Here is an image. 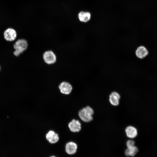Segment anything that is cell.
<instances>
[{"mask_svg": "<svg viewBox=\"0 0 157 157\" xmlns=\"http://www.w3.org/2000/svg\"><path fill=\"white\" fill-rule=\"evenodd\" d=\"M149 51L147 48L143 45H139L136 47L134 51L135 55L139 60L144 59L149 55Z\"/></svg>", "mask_w": 157, "mask_h": 157, "instance_id": "obj_1", "label": "cell"}, {"mask_svg": "<svg viewBox=\"0 0 157 157\" xmlns=\"http://www.w3.org/2000/svg\"><path fill=\"white\" fill-rule=\"evenodd\" d=\"M28 47V44L25 40L20 39L16 42L13 47L15 50L19 52L20 54L26 50Z\"/></svg>", "mask_w": 157, "mask_h": 157, "instance_id": "obj_2", "label": "cell"}, {"mask_svg": "<svg viewBox=\"0 0 157 157\" xmlns=\"http://www.w3.org/2000/svg\"><path fill=\"white\" fill-rule=\"evenodd\" d=\"M3 36L6 40L8 41H14L17 37V33L16 30L11 28H7L4 32Z\"/></svg>", "mask_w": 157, "mask_h": 157, "instance_id": "obj_3", "label": "cell"}, {"mask_svg": "<svg viewBox=\"0 0 157 157\" xmlns=\"http://www.w3.org/2000/svg\"><path fill=\"white\" fill-rule=\"evenodd\" d=\"M43 58L44 62L48 64H53L56 61V57L55 54L51 51L45 52L43 55Z\"/></svg>", "mask_w": 157, "mask_h": 157, "instance_id": "obj_4", "label": "cell"}, {"mask_svg": "<svg viewBox=\"0 0 157 157\" xmlns=\"http://www.w3.org/2000/svg\"><path fill=\"white\" fill-rule=\"evenodd\" d=\"M61 92L65 94H69L72 90V87L69 83L66 82L61 83L59 86Z\"/></svg>", "mask_w": 157, "mask_h": 157, "instance_id": "obj_5", "label": "cell"}, {"mask_svg": "<svg viewBox=\"0 0 157 157\" xmlns=\"http://www.w3.org/2000/svg\"><path fill=\"white\" fill-rule=\"evenodd\" d=\"M68 127L72 132H77L81 129V124L79 121L73 119L68 124Z\"/></svg>", "mask_w": 157, "mask_h": 157, "instance_id": "obj_6", "label": "cell"}, {"mask_svg": "<svg viewBox=\"0 0 157 157\" xmlns=\"http://www.w3.org/2000/svg\"><path fill=\"white\" fill-rule=\"evenodd\" d=\"M46 138L51 144L57 142L59 139L58 135L53 131H50L46 135Z\"/></svg>", "mask_w": 157, "mask_h": 157, "instance_id": "obj_7", "label": "cell"}, {"mask_svg": "<svg viewBox=\"0 0 157 157\" xmlns=\"http://www.w3.org/2000/svg\"><path fill=\"white\" fill-rule=\"evenodd\" d=\"M77 148V145L75 143L70 142L66 144L65 151L69 154H73L76 152Z\"/></svg>", "mask_w": 157, "mask_h": 157, "instance_id": "obj_8", "label": "cell"}, {"mask_svg": "<svg viewBox=\"0 0 157 157\" xmlns=\"http://www.w3.org/2000/svg\"><path fill=\"white\" fill-rule=\"evenodd\" d=\"M120 99L119 94L115 92H113L109 96V101L111 104L114 106L119 105Z\"/></svg>", "mask_w": 157, "mask_h": 157, "instance_id": "obj_9", "label": "cell"}, {"mask_svg": "<svg viewBox=\"0 0 157 157\" xmlns=\"http://www.w3.org/2000/svg\"><path fill=\"white\" fill-rule=\"evenodd\" d=\"M78 115L81 119L85 122H89L93 119L92 116L89 115L86 113L84 108L79 111Z\"/></svg>", "mask_w": 157, "mask_h": 157, "instance_id": "obj_10", "label": "cell"}, {"mask_svg": "<svg viewBox=\"0 0 157 157\" xmlns=\"http://www.w3.org/2000/svg\"><path fill=\"white\" fill-rule=\"evenodd\" d=\"M125 132L127 136L131 138H135L137 135L136 129L132 126H127L125 129Z\"/></svg>", "mask_w": 157, "mask_h": 157, "instance_id": "obj_11", "label": "cell"}, {"mask_svg": "<svg viewBox=\"0 0 157 157\" xmlns=\"http://www.w3.org/2000/svg\"><path fill=\"white\" fill-rule=\"evenodd\" d=\"M78 17L81 21L83 22H87L90 20L91 17V14L89 12L82 11L79 13Z\"/></svg>", "mask_w": 157, "mask_h": 157, "instance_id": "obj_12", "label": "cell"}, {"mask_svg": "<svg viewBox=\"0 0 157 157\" xmlns=\"http://www.w3.org/2000/svg\"><path fill=\"white\" fill-rule=\"evenodd\" d=\"M138 148L135 146L128 148L126 149L125 151V155L127 156H134L138 152Z\"/></svg>", "mask_w": 157, "mask_h": 157, "instance_id": "obj_13", "label": "cell"}, {"mask_svg": "<svg viewBox=\"0 0 157 157\" xmlns=\"http://www.w3.org/2000/svg\"><path fill=\"white\" fill-rule=\"evenodd\" d=\"M86 113L92 116L94 113V111L89 106H87L84 108Z\"/></svg>", "mask_w": 157, "mask_h": 157, "instance_id": "obj_14", "label": "cell"}, {"mask_svg": "<svg viewBox=\"0 0 157 157\" xmlns=\"http://www.w3.org/2000/svg\"><path fill=\"white\" fill-rule=\"evenodd\" d=\"M135 141L131 140H129L126 142V146L128 148H131L134 146Z\"/></svg>", "mask_w": 157, "mask_h": 157, "instance_id": "obj_15", "label": "cell"}, {"mask_svg": "<svg viewBox=\"0 0 157 157\" xmlns=\"http://www.w3.org/2000/svg\"><path fill=\"white\" fill-rule=\"evenodd\" d=\"M13 54L15 56H19L20 53L18 51L15 50L13 52Z\"/></svg>", "mask_w": 157, "mask_h": 157, "instance_id": "obj_16", "label": "cell"}, {"mask_svg": "<svg viewBox=\"0 0 157 157\" xmlns=\"http://www.w3.org/2000/svg\"><path fill=\"white\" fill-rule=\"evenodd\" d=\"M50 157H55V156H51Z\"/></svg>", "mask_w": 157, "mask_h": 157, "instance_id": "obj_17", "label": "cell"}, {"mask_svg": "<svg viewBox=\"0 0 157 157\" xmlns=\"http://www.w3.org/2000/svg\"><path fill=\"white\" fill-rule=\"evenodd\" d=\"M0 69H1V67H0Z\"/></svg>", "mask_w": 157, "mask_h": 157, "instance_id": "obj_18", "label": "cell"}]
</instances>
